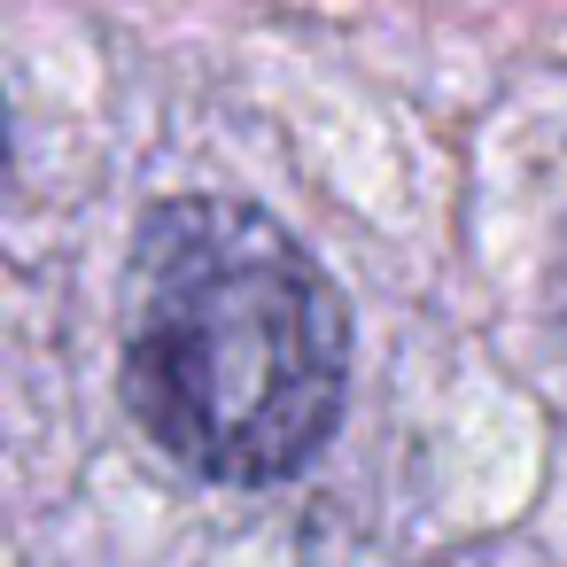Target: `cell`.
I'll use <instances>...</instances> for the list:
<instances>
[{
    "mask_svg": "<svg viewBox=\"0 0 567 567\" xmlns=\"http://www.w3.org/2000/svg\"><path fill=\"white\" fill-rule=\"evenodd\" d=\"M559 311H567V288H559Z\"/></svg>",
    "mask_w": 567,
    "mask_h": 567,
    "instance_id": "3957f363",
    "label": "cell"
},
{
    "mask_svg": "<svg viewBox=\"0 0 567 567\" xmlns=\"http://www.w3.org/2000/svg\"><path fill=\"white\" fill-rule=\"evenodd\" d=\"M334 280L249 203H156L125 265V404L210 482L296 474L342 412Z\"/></svg>",
    "mask_w": 567,
    "mask_h": 567,
    "instance_id": "6da1fadb",
    "label": "cell"
},
{
    "mask_svg": "<svg viewBox=\"0 0 567 567\" xmlns=\"http://www.w3.org/2000/svg\"><path fill=\"white\" fill-rule=\"evenodd\" d=\"M0 156H9V110H0Z\"/></svg>",
    "mask_w": 567,
    "mask_h": 567,
    "instance_id": "7a4b0ae2",
    "label": "cell"
}]
</instances>
